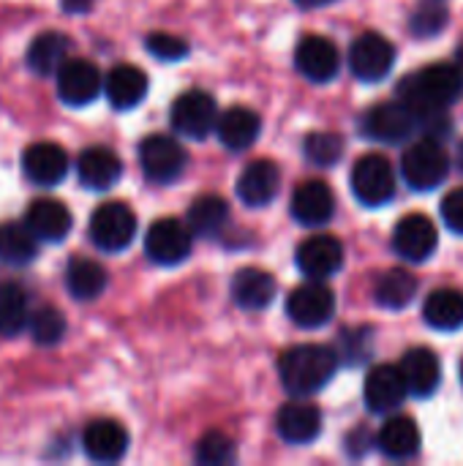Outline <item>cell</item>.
<instances>
[{"mask_svg":"<svg viewBox=\"0 0 463 466\" xmlns=\"http://www.w3.org/2000/svg\"><path fill=\"white\" fill-rule=\"evenodd\" d=\"M338 369V355L322 344H297L278 358V374L292 396L319 393Z\"/></svg>","mask_w":463,"mask_h":466,"instance_id":"cell-1","label":"cell"},{"mask_svg":"<svg viewBox=\"0 0 463 466\" xmlns=\"http://www.w3.org/2000/svg\"><path fill=\"white\" fill-rule=\"evenodd\" d=\"M450 172V156L442 147L439 139L426 137L418 139L412 147H407L401 158V175L415 191H431L437 188Z\"/></svg>","mask_w":463,"mask_h":466,"instance_id":"cell-2","label":"cell"},{"mask_svg":"<svg viewBox=\"0 0 463 466\" xmlns=\"http://www.w3.org/2000/svg\"><path fill=\"white\" fill-rule=\"evenodd\" d=\"M87 235H90L93 246L101 251H109V254L123 251L131 246V240L136 235V216L126 202H104L90 216Z\"/></svg>","mask_w":463,"mask_h":466,"instance_id":"cell-3","label":"cell"},{"mask_svg":"<svg viewBox=\"0 0 463 466\" xmlns=\"http://www.w3.org/2000/svg\"><path fill=\"white\" fill-rule=\"evenodd\" d=\"M360 128H363V134L368 139H377V142H385V145H398V142H407L409 137H415V131L420 128V120L398 98V101L371 106L366 112Z\"/></svg>","mask_w":463,"mask_h":466,"instance_id":"cell-4","label":"cell"},{"mask_svg":"<svg viewBox=\"0 0 463 466\" xmlns=\"http://www.w3.org/2000/svg\"><path fill=\"white\" fill-rule=\"evenodd\" d=\"M186 147L166 134H150L139 145V167L150 183H172L186 169Z\"/></svg>","mask_w":463,"mask_h":466,"instance_id":"cell-5","label":"cell"},{"mask_svg":"<svg viewBox=\"0 0 463 466\" xmlns=\"http://www.w3.org/2000/svg\"><path fill=\"white\" fill-rule=\"evenodd\" d=\"M172 128L186 139H205L218 126V106L210 93L205 90H188L175 98L172 104Z\"/></svg>","mask_w":463,"mask_h":466,"instance_id":"cell-6","label":"cell"},{"mask_svg":"<svg viewBox=\"0 0 463 466\" xmlns=\"http://www.w3.org/2000/svg\"><path fill=\"white\" fill-rule=\"evenodd\" d=\"M352 191L366 208H382L396 194V172L385 156H363L352 167Z\"/></svg>","mask_w":463,"mask_h":466,"instance_id":"cell-7","label":"cell"},{"mask_svg":"<svg viewBox=\"0 0 463 466\" xmlns=\"http://www.w3.org/2000/svg\"><path fill=\"white\" fill-rule=\"evenodd\" d=\"M194 232L177 218H158L145 235V254L164 268H175L191 257Z\"/></svg>","mask_w":463,"mask_h":466,"instance_id":"cell-8","label":"cell"},{"mask_svg":"<svg viewBox=\"0 0 463 466\" xmlns=\"http://www.w3.org/2000/svg\"><path fill=\"white\" fill-rule=\"evenodd\" d=\"M287 314L297 328L314 330L322 328L333 319L336 314V295L317 279H308V284H300L289 300H287Z\"/></svg>","mask_w":463,"mask_h":466,"instance_id":"cell-9","label":"cell"},{"mask_svg":"<svg viewBox=\"0 0 463 466\" xmlns=\"http://www.w3.org/2000/svg\"><path fill=\"white\" fill-rule=\"evenodd\" d=\"M396 63V46L379 33H363L349 49V68L360 82H379Z\"/></svg>","mask_w":463,"mask_h":466,"instance_id":"cell-10","label":"cell"},{"mask_svg":"<svg viewBox=\"0 0 463 466\" xmlns=\"http://www.w3.org/2000/svg\"><path fill=\"white\" fill-rule=\"evenodd\" d=\"M55 76H57V96L68 106H85L96 101L104 87L98 66L85 57H68Z\"/></svg>","mask_w":463,"mask_h":466,"instance_id":"cell-11","label":"cell"},{"mask_svg":"<svg viewBox=\"0 0 463 466\" xmlns=\"http://www.w3.org/2000/svg\"><path fill=\"white\" fill-rule=\"evenodd\" d=\"M295 262H297V268H300V273L306 279L325 281V279H330L333 273L341 270L344 246L333 235H314V238H308V240H303L297 246Z\"/></svg>","mask_w":463,"mask_h":466,"instance_id":"cell-12","label":"cell"},{"mask_svg":"<svg viewBox=\"0 0 463 466\" xmlns=\"http://www.w3.org/2000/svg\"><path fill=\"white\" fill-rule=\"evenodd\" d=\"M439 246V232L434 221L423 213L404 216L393 232V248L409 262H426Z\"/></svg>","mask_w":463,"mask_h":466,"instance_id":"cell-13","label":"cell"},{"mask_svg":"<svg viewBox=\"0 0 463 466\" xmlns=\"http://www.w3.org/2000/svg\"><path fill=\"white\" fill-rule=\"evenodd\" d=\"M363 396H366V407L371 412L388 415V412H396L404 404V399L409 396V388H407V380H404L401 369L377 366V369H371V374L366 380Z\"/></svg>","mask_w":463,"mask_h":466,"instance_id":"cell-14","label":"cell"},{"mask_svg":"<svg viewBox=\"0 0 463 466\" xmlns=\"http://www.w3.org/2000/svg\"><path fill=\"white\" fill-rule=\"evenodd\" d=\"M278 191H281V169L267 158L251 161L237 177V197L248 208L270 205L278 197Z\"/></svg>","mask_w":463,"mask_h":466,"instance_id":"cell-15","label":"cell"},{"mask_svg":"<svg viewBox=\"0 0 463 466\" xmlns=\"http://www.w3.org/2000/svg\"><path fill=\"white\" fill-rule=\"evenodd\" d=\"M295 66L311 82H330L338 74L341 57H338V49L330 38L308 35L295 49Z\"/></svg>","mask_w":463,"mask_h":466,"instance_id":"cell-16","label":"cell"},{"mask_svg":"<svg viewBox=\"0 0 463 466\" xmlns=\"http://www.w3.org/2000/svg\"><path fill=\"white\" fill-rule=\"evenodd\" d=\"M336 213V194L325 180H306L292 194V216L303 227H322Z\"/></svg>","mask_w":463,"mask_h":466,"instance_id":"cell-17","label":"cell"},{"mask_svg":"<svg viewBox=\"0 0 463 466\" xmlns=\"http://www.w3.org/2000/svg\"><path fill=\"white\" fill-rule=\"evenodd\" d=\"M22 172L35 186H57L68 172V156L55 142H35L22 153Z\"/></svg>","mask_w":463,"mask_h":466,"instance_id":"cell-18","label":"cell"},{"mask_svg":"<svg viewBox=\"0 0 463 466\" xmlns=\"http://www.w3.org/2000/svg\"><path fill=\"white\" fill-rule=\"evenodd\" d=\"M82 451L96 464H115L128 451V431L115 420H93L82 431Z\"/></svg>","mask_w":463,"mask_h":466,"instance_id":"cell-19","label":"cell"},{"mask_svg":"<svg viewBox=\"0 0 463 466\" xmlns=\"http://www.w3.org/2000/svg\"><path fill=\"white\" fill-rule=\"evenodd\" d=\"M276 431L289 445H308L322 431V412L308 401H289L276 415Z\"/></svg>","mask_w":463,"mask_h":466,"instance_id":"cell-20","label":"cell"},{"mask_svg":"<svg viewBox=\"0 0 463 466\" xmlns=\"http://www.w3.org/2000/svg\"><path fill=\"white\" fill-rule=\"evenodd\" d=\"M25 224L33 229V235L38 240L60 243L71 232L74 218H71V210L63 202H57V199H35V202H30V208L25 213Z\"/></svg>","mask_w":463,"mask_h":466,"instance_id":"cell-21","label":"cell"},{"mask_svg":"<svg viewBox=\"0 0 463 466\" xmlns=\"http://www.w3.org/2000/svg\"><path fill=\"white\" fill-rule=\"evenodd\" d=\"M401 374L407 380V388L412 396L418 399H428L437 393L439 382H442V366H439V358L428 350V347H418V350H409L401 360Z\"/></svg>","mask_w":463,"mask_h":466,"instance_id":"cell-22","label":"cell"},{"mask_svg":"<svg viewBox=\"0 0 463 466\" xmlns=\"http://www.w3.org/2000/svg\"><path fill=\"white\" fill-rule=\"evenodd\" d=\"M76 175H79L82 186H87L93 191H106L120 180L123 161L109 147H87V150L79 153Z\"/></svg>","mask_w":463,"mask_h":466,"instance_id":"cell-23","label":"cell"},{"mask_svg":"<svg viewBox=\"0 0 463 466\" xmlns=\"http://www.w3.org/2000/svg\"><path fill=\"white\" fill-rule=\"evenodd\" d=\"M104 90L115 109H134L147 96V76L142 68H136L131 63H120L106 74Z\"/></svg>","mask_w":463,"mask_h":466,"instance_id":"cell-24","label":"cell"},{"mask_svg":"<svg viewBox=\"0 0 463 466\" xmlns=\"http://www.w3.org/2000/svg\"><path fill=\"white\" fill-rule=\"evenodd\" d=\"M278 287L276 279L262 268H243L232 279V298L246 311H262L273 303Z\"/></svg>","mask_w":463,"mask_h":466,"instance_id":"cell-25","label":"cell"},{"mask_svg":"<svg viewBox=\"0 0 463 466\" xmlns=\"http://www.w3.org/2000/svg\"><path fill=\"white\" fill-rule=\"evenodd\" d=\"M68 52H71V38L63 35V33L46 30V33H41V35H35L30 41L27 55H25V63H27V68L33 74L52 76L68 60Z\"/></svg>","mask_w":463,"mask_h":466,"instance_id":"cell-26","label":"cell"},{"mask_svg":"<svg viewBox=\"0 0 463 466\" xmlns=\"http://www.w3.org/2000/svg\"><path fill=\"white\" fill-rule=\"evenodd\" d=\"M216 131L229 150H246L257 142L262 131V120L248 106H229L226 112H221Z\"/></svg>","mask_w":463,"mask_h":466,"instance_id":"cell-27","label":"cell"},{"mask_svg":"<svg viewBox=\"0 0 463 466\" xmlns=\"http://www.w3.org/2000/svg\"><path fill=\"white\" fill-rule=\"evenodd\" d=\"M377 448L388 459H396V461H404V459L418 456V451H420V429H418V423L412 418H404V415L390 418L379 429Z\"/></svg>","mask_w":463,"mask_h":466,"instance_id":"cell-28","label":"cell"},{"mask_svg":"<svg viewBox=\"0 0 463 466\" xmlns=\"http://www.w3.org/2000/svg\"><path fill=\"white\" fill-rule=\"evenodd\" d=\"M109 284L106 270L87 257H74L65 268V287L76 300H96Z\"/></svg>","mask_w":463,"mask_h":466,"instance_id":"cell-29","label":"cell"},{"mask_svg":"<svg viewBox=\"0 0 463 466\" xmlns=\"http://www.w3.org/2000/svg\"><path fill=\"white\" fill-rule=\"evenodd\" d=\"M423 319L434 330H461L463 328V292L458 289H437L426 298Z\"/></svg>","mask_w":463,"mask_h":466,"instance_id":"cell-30","label":"cell"},{"mask_svg":"<svg viewBox=\"0 0 463 466\" xmlns=\"http://www.w3.org/2000/svg\"><path fill=\"white\" fill-rule=\"evenodd\" d=\"M38 257V238L27 224H0V262L11 268L30 265Z\"/></svg>","mask_w":463,"mask_h":466,"instance_id":"cell-31","label":"cell"},{"mask_svg":"<svg viewBox=\"0 0 463 466\" xmlns=\"http://www.w3.org/2000/svg\"><path fill=\"white\" fill-rule=\"evenodd\" d=\"M418 295V279L404 270V268H393V270H385L377 284H374V298L382 309H390V311H398V309H407Z\"/></svg>","mask_w":463,"mask_h":466,"instance_id":"cell-32","label":"cell"},{"mask_svg":"<svg viewBox=\"0 0 463 466\" xmlns=\"http://www.w3.org/2000/svg\"><path fill=\"white\" fill-rule=\"evenodd\" d=\"M229 221V205L218 194H202L188 208V227L199 238H216Z\"/></svg>","mask_w":463,"mask_h":466,"instance_id":"cell-33","label":"cell"},{"mask_svg":"<svg viewBox=\"0 0 463 466\" xmlns=\"http://www.w3.org/2000/svg\"><path fill=\"white\" fill-rule=\"evenodd\" d=\"M30 322V303L19 284L0 281V336H16Z\"/></svg>","mask_w":463,"mask_h":466,"instance_id":"cell-34","label":"cell"},{"mask_svg":"<svg viewBox=\"0 0 463 466\" xmlns=\"http://www.w3.org/2000/svg\"><path fill=\"white\" fill-rule=\"evenodd\" d=\"M303 153L317 167H333L344 156V139L330 131H311L303 142Z\"/></svg>","mask_w":463,"mask_h":466,"instance_id":"cell-35","label":"cell"},{"mask_svg":"<svg viewBox=\"0 0 463 466\" xmlns=\"http://www.w3.org/2000/svg\"><path fill=\"white\" fill-rule=\"evenodd\" d=\"M30 333H33V341L41 344V347H52L63 339L65 333V317L55 309V306H41L38 311L30 314Z\"/></svg>","mask_w":463,"mask_h":466,"instance_id":"cell-36","label":"cell"},{"mask_svg":"<svg viewBox=\"0 0 463 466\" xmlns=\"http://www.w3.org/2000/svg\"><path fill=\"white\" fill-rule=\"evenodd\" d=\"M445 25H448V8L439 0H423L409 16V27L420 38H431V35L442 33Z\"/></svg>","mask_w":463,"mask_h":466,"instance_id":"cell-37","label":"cell"},{"mask_svg":"<svg viewBox=\"0 0 463 466\" xmlns=\"http://www.w3.org/2000/svg\"><path fill=\"white\" fill-rule=\"evenodd\" d=\"M196 461L205 466H224L235 461V442L224 431H207L196 442Z\"/></svg>","mask_w":463,"mask_h":466,"instance_id":"cell-38","label":"cell"},{"mask_svg":"<svg viewBox=\"0 0 463 466\" xmlns=\"http://www.w3.org/2000/svg\"><path fill=\"white\" fill-rule=\"evenodd\" d=\"M145 46L158 60H183L188 55V44L180 35H172V33H150L145 38Z\"/></svg>","mask_w":463,"mask_h":466,"instance_id":"cell-39","label":"cell"},{"mask_svg":"<svg viewBox=\"0 0 463 466\" xmlns=\"http://www.w3.org/2000/svg\"><path fill=\"white\" fill-rule=\"evenodd\" d=\"M442 221L456 235H463V188H453L442 199Z\"/></svg>","mask_w":463,"mask_h":466,"instance_id":"cell-40","label":"cell"},{"mask_svg":"<svg viewBox=\"0 0 463 466\" xmlns=\"http://www.w3.org/2000/svg\"><path fill=\"white\" fill-rule=\"evenodd\" d=\"M341 347H344V360H349V363H360V360H366V355H368V333H357V330H347L344 336H341Z\"/></svg>","mask_w":463,"mask_h":466,"instance_id":"cell-41","label":"cell"},{"mask_svg":"<svg viewBox=\"0 0 463 466\" xmlns=\"http://www.w3.org/2000/svg\"><path fill=\"white\" fill-rule=\"evenodd\" d=\"M60 3L68 14H85L93 5V0H60Z\"/></svg>","mask_w":463,"mask_h":466,"instance_id":"cell-42","label":"cell"},{"mask_svg":"<svg viewBox=\"0 0 463 466\" xmlns=\"http://www.w3.org/2000/svg\"><path fill=\"white\" fill-rule=\"evenodd\" d=\"M295 3H300V5H306V8H317V5H327V3H333V0H295Z\"/></svg>","mask_w":463,"mask_h":466,"instance_id":"cell-43","label":"cell"},{"mask_svg":"<svg viewBox=\"0 0 463 466\" xmlns=\"http://www.w3.org/2000/svg\"><path fill=\"white\" fill-rule=\"evenodd\" d=\"M456 60H458V68L463 71V44L458 46V52H456Z\"/></svg>","mask_w":463,"mask_h":466,"instance_id":"cell-44","label":"cell"},{"mask_svg":"<svg viewBox=\"0 0 463 466\" xmlns=\"http://www.w3.org/2000/svg\"><path fill=\"white\" fill-rule=\"evenodd\" d=\"M458 167H461V169H463V142H461V145H458Z\"/></svg>","mask_w":463,"mask_h":466,"instance_id":"cell-45","label":"cell"},{"mask_svg":"<svg viewBox=\"0 0 463 466\" xmlns=\"http://www.w3.org/2000/svg\"><path fill=\"white\" fill-rule=\"evenodd\" d=\"M461 382H463V366H461Z\"/></svg>","mask_w":463,"mask_h":466,"instance_id":"cell-46","label":"cell"}]
</instances>
